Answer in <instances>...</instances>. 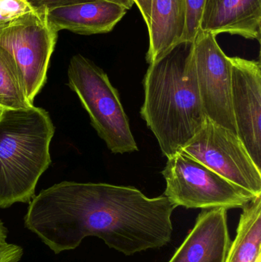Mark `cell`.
<instances>
[{
  "mask_svg": "<svg viewBox=\"0 0 261 262\" xmlns=\"http://www.w3.org/2000/svg\"><path fill=\"white\" fill-rule=\"evenodd\" d=\"M205 0H185L186 21L183 41L193 42L200 26Z\"/></svg>",
  "mask_w": 261,
  "mask_h": 262,
  "instance_id": "cell-17",
  "label": "cell"
},
{
  "mask_svg": "<svg viewBox=\"0 0 261 262\" xmlns=\"http://www.w3.org/2000/svg\"><path fill=\"white\" fill-rule=\"evenodd\" d=\"M199 30L260 41L261 0H205Z\"/></svg>",
  "mask_w": 261,
  "mask_h": 262,
  "instance_id": "cell-12",
  "label": "cell"
},
{
  "mask_svg": "<svg viewBox=\"0 0 261 262\" xmlns=\"http://www.w3.org/2000/svg\"><path fill=\"white\" fill-rule=\"evenodd\" d=\"M242 209L237 235L231 242L225 262H255L260 256L261 195Z\"/></svg>",
  "mask_w": 261,
  "mask_h": 262,
  "instance_id": "cell-14",
  "label": "cell"
},
{
  "mask_svg": "<svg viewBox=\"0 0 261 262\" xmlns=\"http://www.w3.org/2000/svg\"><path fill=\"white\" fill-rule=\"evenodd\" d=\"M8 229L5 226L4 223L0 220V246L7 243Z\"/></svg>",
  "mask_w": 261,
  "mask_h": 262,
  "instance_id": "cell-21",
  "label": "cell"
},
{
  "mask_svg": "<svg viewBox=\"0 0 261 262\" xmlns=\"http://www.w3.org/2000/svg\"><path fill=\"white\" fill-rule=\"evenodd\" d=\"M24 81L10 53L0 47V111L31 107Z\"/></svg>",
  "mask_w": 261,
  "mask_h": 262,
  "instance_id": "cell-15",
  "label": "cell"
},
{
  "mask_svg": "<svg viewBox=\"0 0 261 262\" xmlns=\"http://www.w3.org/2000/svg\"><path fill=\"white\" fill-rule=\"evenodd\" d=\"M185 21V0H152L147 26L150 44L146 55L149 64L183 41Z\"/></svg>",
  "mask_w": 261,
  "mask_h": 262,
  "instance_id": "cell-13",
  "label": "cell"
},
{
  "mask_svg": "<svg viewBox=\"0 0 261 262\" xmlns=\"http://www.w3.org/2000/svg\"><path fill=\"white\" fill-rule=\"evenodd\" d=\"M35 10L28 0H0V32Z\"/></svg>",
  "mask_w": 261,
  "mask_h": 262,
  "instance_id": "cell-16",
  "label": "cell"
},
{
  "mask_svg": "<svg viewBox=\"0 0 261 262\" xmlns=\"http://www.w3.org/2000/svg\"><path fill=\"white\" fill-rule=\"evenodd\" d=\"M162 173L164 195L177 207L242 209L257 197L181 151L169 157Z\"/></svg>",
  "mask_w": 261,
  "mask_h": 262,
  "instance_id": "cell-5",
  "label": "cell"
},
{
  "mask_svg": "<svg viewBox=\"0 0 261 262\" xmlns=\"http://www.w3.org/2000/svg\"><path fill=\"white\" fill-rule=\"evenodd\" d=\"M133 1H134L135 4L137 6L139 12L142 14L146 25L148 26L152 0H133Z\"/></svg>",
  "mask_w": 261,
  "mask_h": 262,
  "instance_id": "cell-20",
  "label": "cell"
},
{
  "mask_svg": "<svg viewBox=\"0 0 261 262\" xmlns=\"http://www.w3.org/2000/svg\"><path fill=\"white\" fill-rule=\"evenodd\" d=\"M58 33L48 21L44 9H35L0 32V47L15 59L32 104L47 81Z\"/></svg>",
  "mask_w": 261,
  "mask_h": 262,
  "instance_id": "cell-7",
  "label": "cell"
},
{
  "mask_svg": "<svg viewBox=\"0 0 261 262\" xmlns=\"http://www.w3.org/2000/svg\"><path fill=\"white\" fill-rule=\"evenodd\" d=\"M231 243L228 210L202 209L194 227L168 262H225Z\"/></svg>",
  "mask_w": 261,
  "mask_h": 262,
  "instance_id": "cell-10",
  "label": "cell"
},
{
  "mask_svg": "<svg viewBox=\"0 0 261 262\" xmlns=\"http://www.w3.org/2000/svg\"><path fill=\"white\" fill-rule=\"evenodd\" d=\"M180 151L255 196L261 195V169L233 131L206 118Z\"/></svg>",
  "mask_w": 261,
  "mask_h": 262,
  "instance_id": "cell-6",
  "label": "cell"
},
{
  "mask_svg": "<svg viewBox=\"0 0 261 262\" xmlns=\"http://www.w3.org/2000/svg\"><path fill=\"white\" fill-rule=\"evenodd\" d=\"M44 9L48 21L57 32L68 30L84 35L111 32L127 12L124 6L105 0H93Z\"/></svg>",
  "mask_w": 261,
  "mask_h": 262,
  "instance_id": "cell-11",
  "label": "cell"
},
{
  "mask_svg": "<svg viewBox=\"0 0 261 262\" xmlns=\"http://www.w3.org/2000/svg\"><path fill=\"white\" fill-rule=\"evenodd\" d=\"M23 254L21 246L7 243L0 246V262H18Z\"/></svg>",
  "mask_w": 261,
  "mask_h": 262,
  "instance_id": "cell-19",
  "label": "cell"
},
{
  "mask_svg": "<svg viewBox=\"0 0 261 262\" xmlns=\"http://www.w3.org/2000/svg\"><path fill=\"white\" fill-rule=\"evenodd\" d=\"M68 85L90 116V123L113 154L139 150L117 90L103 69L81 55L72 57Z\"/></svg>",
  "mask_w": 261,
  "mask_h": 262,
  "instance_id": "cell-4",
  "label": "cell"
},
{
  "mask_svg": "<svg viewBox=\"0 0 261 262\" xmlns=\"http://www.w3.org/2000/svg\"><path fill=\"white\" fill-rule=\"evenodd\" d=\"M255 262H261V256L258 257Z\"/></svg>",
  "mask_w": 261,
  "mask_h": 262,
  "instance_id": "cell-22",
  "label": "cell"
},
{
  "mask_svg": "<svg viewBox=\"0 0 261 262\" xmlns=\"http://www.w3.org/2000/svg\"><path fill=\"white\" fill-rule=\"evenodd\" d=\"M55 127L41 107L0 111V209L29 203L52 159Z\"/></svg>",
  "mask_w": 261,
  "mask_h": 262,
  "instance_id": "cell-3",
  "label": "cell"
},
{
  "mask_svg": "<svg viewBox=\"0 0 261 262\" xmlns=\"http://www.w3.org/2000/svg\"><path fill=\"white\" fill-rule=\"evenodd\" d=\"M35 9H49L64 5L74 4V3H84V2L93 1V0H28ZM112 2L125 7L127 10L131 9L135 4L133 0H105Z\"/></svg>",
  "mask_w": 261,
  "mask_h": 262,
  "instance_id": "cell-18",
  "label": "cell"
},
{
  "mask_svg": "<svg viewBox=\"0 0 261 262\" xmlns=\"http://www.w3.org/2000/svg\"><path fill=\"white\" fill-rule=\"evenodd\" d=\"M193 61L206 118L237 134L231 105V64L216 35L199 31L193 41Z\"/></svg>",
  "mask_w": 261,
  "mask_h": 262,
  "instance_id": "cell-8",
  "label": "cell"
},
{
  "mask_svg": "<svg viewBox=\"0 0 261 262\" xmlns=\"http://www.w3.org/2000/svg\"><path fill=\"white\" fill-rule=\"evenodd\" d=\"M193 42L182 41L149 66L140 115L167 158L180 152L206 115L193 61Z\"/></svg>",
  "mask_w": 261,
  "mask_h": 262,
  "instance_id": "cell-2",
  "label": "cell"
},
{
  "mask_svg": "<svg viewBox=\"0 0 261 262\" xmlns=\"http://www.w3.org/2000/svg\"><path fill=\"white\" fill-rule=\"evenodd\" d=\"M176 208L165 195L149 198L133 186L64 181L32 199L24 224L56 255L95 236L131 256L170 243Z\"/></svg>",
  "mask_w": 261,
  "mask_h": 262,
  "instance_id": "cell-1",
  "label": "cell"
},
{
  "mask_svg": "<svg viewBox=\"0 0 261 262\" xmlns=\"http://www.w3.org/2000/svg\"><path fill=\"white\" fill-rule=\"evenodd\" d=\"M231 105L237 135L261 169V64L230 57Z\"/></svg>",
  "mask_w": 261,
  "mask_h": 262,
  "instance_id": "cell-9",
  "label": "cell"
}]
</instances>
